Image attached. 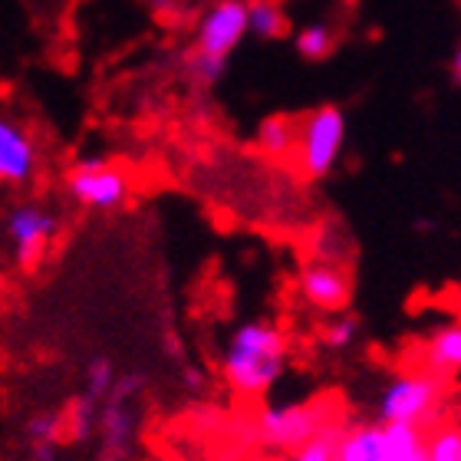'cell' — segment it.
Returning <instances> with one entry per match:
<instances>
[{"label": "cell", "instance_id": "cell-6", "mask_svg": "<svg viewBox=\"0 0 461 461\" xmlns=\"http://www.w3.org/2000/svg\"><path fill=\"white\" fill-rule=\"evenodd\" d=\"M67 194L86 212H119L132 198V178L106 158H79L67 172Z\"/></svg>", "mask_w": 461, "mask_h": 461}, {"label": "cell", "instance_id": "cell-23", "mask_svg": "<svg viewBox=\"0 0 461 461\" xmlns=\"http://www.w3.org/2000/svg\"><path fill=\"white\" fill-rule=\"evenodd\" d=\"M452 73H455V79L461 83V43H458V50H455V57H452Z\"/></svg>", "mask_w": 461, "mask_h": 461}, {"label": "cell", "instance_id": "cell-8", "mask_svg": "<svg viewBox=\"0 0 461 461\" xmlns=\"http://www.w3.org/2000/svg\"><path fill=\"white\" fill-rule=\"evenodd\" d=\"M297 290L310 307L327 310V313H339V310H346L349 297H353V280H349V274H346V267L339 260L317 258V260H307L300 267Z\"/></svg>", "mask_w": 461, "mask_h": 461}, {"label": "cell", "instance_id": "cell-5", "mask_svg": "<svg viewBox=\"0 0 461 461\" xmlns=\"http://www.w3.org/2000/svg\"><path fill=\"white\" fill-rule=\"evenodd\" d=\"M346 145V115L337 106H317L313 113H307L300 119L297 129V168L303 178L320 182L327 178L333 168L339 165Z\"/></svg>", "mask_w": 461, "mask_h": 461}, {"label": "cell", "instance_id": "cell-19", "mask_svg": "<svg viewBox=\"0 0 461 461\" xmlns=\"http://www.w3.org/2000/svg\"><path fill=\"white\" fill-rule=\"evenodd\" d=\"M115 363L109 359V356H93L86 366H83V393L89 395V399H99V402H106L109 399V389H113L115 383Z\"/></svg>", "mask_w": 461, "mask_h": 461}, {"label": "cell", "instance_id": "cell-16", "mask_svg": "<svg viewBox=\"0 0 461 461\" xmlns=\"http://www.w3.org/2000/svg\"><path fill=\"white\" fill-rule=\"evenodd\" d=\"M99 409L103 402L99 399H89L86 393H79L67 409V432L69 438L77 445H86L96 438V429H99Z\"/></svg>", "mask_w": 461, "mask_h": 461}, {"label": "cell", "instance_id": "cell-15", "mask_svg": "<svg viewBox=\"0 0 461 461\" xmlns=\"http://www.w3.org/2000/svg\"><path fill=\"white\" fill-rule=\"evenodd\" d=\"M248 33L258 40H280L287 33V10L280 0H248Z\"/></svg>", "mask_w": 461, "mask_h": 461}, {"label": "cell", "instance_id": "cell-1", "mask_svg": "<svg viewBox=\"0 0 461 461\" xmlns=\"http://www.w3.org/2000/svg\"><path fill=\"white\" fill-rule=\"evenodd\" d=\"M287 373V333L274 320H244L221 349V375L230 393L260 399Z\"/></svg>", "mask_w": 461, "mask_h": 461}, {"label": "cell", "instance_id": "cell-2", "mask_svg": "<svg viewBox=\"0 0 461 461\" xmlns=\"http://www.w3.org/2000/svg\"><path fill=\"white\" fill-rule=\"evenodd\" d=\"M445 385L442 375L429 373L422 366H409L399 369L385 379L375 399V422H399V425H419V429H432L442 422L445 412Z\"/></svg>", "mask_w": 461, "mask_h": 461}, {"label": "cell", "instance_id": "cell-11", "mask_svg": "<svg viewBox=\"0 0 461 461\" xmlns=\"http://www.w3.org/2000/svg\"><path fill=\"white\" fill-rule=\"evenodd\" d=\"M419 366L442 379L461 375V317L442 320L425 333L419 343Z\"/></svg>", "mask_w": 461, "mask_h": 461}, {"label": "cell", "instance_id": "cell-3", "mask_svg": "<svg viewBox=\"0 0 461 461\" xmlns=\"http://www.w3.org/2000/svg\"><path fill=\"white\" fill-rule=\"evenodd\" d=\"M0 228H4V240H7L14 267L33 270L40 260L47 258L53 240L59 238L63 218H59L53 204L37 202V198H23V202H14L4 212Z\"/></svg>", "mask_w": 461, "mask_h": 461}, {"label": "cell", "instance_id": "cell-7", "mask_svg": "<svg viewBox=\"0 0 461 461\" xmlns=\"http://www.w3.org/2000/svg\"><path fill=\"white\" fill-rule=\"evenodd\" d=\"M248 37V0H214L204 10L194 30V53L218 63H228V57Z\"/></svg>", "mask_w": 461, "mask_h": 461}, {"label": "cell", "instance_id": "cell-18", "mask_svg": "<svg viewBox=\"0 0 461 461\" xmlns=\"http://www.w3.org/2000/svg\"><path fill=\"white\" fill-rule=\"evenodd\" d=\"M425 461H461V425L438 422L429 429Z\"/></svg>", "mask_w": 461, "mask_h": 461}, {"label": "cell", "instance_id": "cell-4", "mask_svg": "<svg viewBox=\"0 0 461 461\" xmlns=\"http://www.w3.org/2000/svg\"><path fill=\"white\" fill-rule=\"evenodd\" d=\"M333 422L327 402L320 399H294V402H274L264 405L254 419V435L258 442L270 452H297L300 445H307L310 438H317L327 425Z\"/></svg>", "mask_w": 461, "mask_h": 461}, {"label": "cell", "instance_id": "cell-14", "mask_svg": "<svg viewBox=\"0 0 461 461\" xmlns=\"http://www.w3.org/2000/svg\"><path fill=\"white\" fill-rule=\"evenodd\" d=\"M297 129L300 122L290 119V115H270L258 125V135H254V145L264 158H274V162H284L294 155L297 149Z\"/></svg>", "mask_w": 461, "mask_h": 461}, {"label": "cell", "instance_id": "cell-9", "mask_svg": "<svg viewBox=\"0 0 461 461\" xmlns=\"http://www.w3.org/2000/svg\"><path fill=\"white\" fill-rule=\"evenodd\" d=\"M40 172V149L27 125L0 113V185H30Z\"/></svg>", "mask_w": 461, "mask_h": 461}, {"label": "cell", "instance_id": "cell-20", "mask_svg": "<svg viewBox=\"0 0 461 461\" xmlns=\"http://www.w3.org/2000/svg\"><path fill=\"white\" fill-rule=\"evenodd\" d=\"M359 337H363V323H359V317L339 310L337 317L327 323V330H323V346L333 349V353H346V349H353V346L359 343Z\"/></svg>", "mask_w": 461, "mask_h": 461}, {"label": "cell", "instance_id": "cell-22", "mask_svg": "<svg viewBox=\"0 0 461 461\" xmlns=\"http://www.w3.org/2000/svg\"><path fill=\"white\" fill-rule=\"evenodd\" d=\"M145 389H149V375H145L142 369H125V373L115 375L113 389H109V399H119V402H139Z\"/></svg>", "mask_w": 461, "mask_h": 461}, {"label": "cell", "instance_id": "cell-10", "mask_svg": "<svg viewBox=\"0 0 461 461\" xmlns=\"http://www.w3.org/2000/svg\"><path fill=\"white\" fill-rule=\"evenodd\" d=\"M135 432H139V409L135 402H119V399H106L99 409V458L103 461H122L132 452Z\"/></svg>", "mask_w": 461, "mask_h": 461}, {"label": "cell", "instance_id": "cell-21", "mask_svg": "<svg viewBox=\"0 0 461 461\" xmlns=\"http://www.w3.org/2000/svg\"><path fill=\"white\" fill-rule=\"evenodd\" d=\"M346 425H339L337 419L317 435V438H310L307 445H300L297 452H290V461H337V442L339 435H343Z\"/></svg>", "mask_w": 461, "mask_h": 461}, {"label": "cell", "instance_id": "cell-17", "mask_svg": "<svg viewBox=\"0 0 461 461\" xmlns=\"http://www.w3.org/2000/svg\"><path fill=\"white\" fill-rule=\"evenodd\" d=\"M294 47H297V53L303 59L320 63V59L333 57V50H337V30L330 27V23H307L297 33Z\"/></svg>", "mask_w": 461, "mask_h": 461}, {"label": "cell", "instance_id": "cell-13", "mask_svg": "<svg viewBox=\"0 0 461 461\" xmlns=\"http://www.w3.org/2000/svg\"><path fill=\"white\" fill-rule=\"evenodd\" d=\"M337 461H389L383 422H359L343 429L337 442Z\"/></svg>", "mask_w": 461, "mask_h": 461}, {"label": "cell", "instance_id": "cell-12", "mask_svg": "<svg viewBox=\"0 0 461 461\" xmlns=\"http://www.w3.org/2000/svg\"><path fill=\"white\" fill-rule=\"evenodd\" d=\"M67 429V415L57 409H37L23 419L20 442L27 448L30 461H57L59 458V435Z\"/></svg>", "mask_w": 461, "mask_h": 461}]
</instances>
